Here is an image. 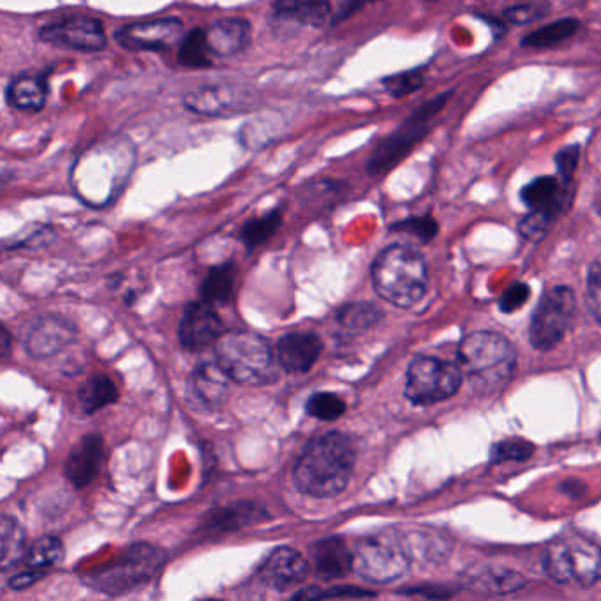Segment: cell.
I'll list each match as a JSON object with an SVG mask.
<instances>
[{"mask_svg":"<svg viewBox=\"0 0 601 601\" xmlns=\"http://www.w3.org/2000/svg\"><path fill=\"white\" fill-rule=\"evenodd\" d=\"M137 165V146L123 135L87 146L71 168V188L81 202L103 208L123 193Z\"/></svg>","mask_w":601,"mask_h":601,"instance_id":"cell-1","label":"cell"},{"mask_svg":"<svg viewBox=\"0 0 601 601\" xmlns=\"http://www.w3.org/2000/svg\"><path fill=\"white\" fill-rule=\"evenodd\" d=\"M357 450L348 434L330 431L307 443L296 459V489L316 499L335 498L351 482Z\"/></svg>","mask_w":601,"mask_h":601,"instance_id":"cell-2","label":"cell"},{"mask_svg":"<svg viewBox=\"0 0 601 601\" xmlns=\"http://www.w3.org/2000/svg\"><path fill=\"white\" fill-rule=\"evenodd\" d=\"M457 363L473 391H501L512 380L517 353L504 335L475 332L462 338L457 348Z\"/></svg>","mask_w":601,"mask_h":601,"instance_id":"cell-3","label":"cell"},{"mask_svg":"<svg viewBox=\"0 0 601 601\" xmlns=\"http://www.w3.org/2000/svg\"><path fill=\"white\" fill-rule=\"evenodd\" d=\"M372 284L378 295L392 306L402 309L417 306L427 293L425 258L409 245H388L372 265Z\"/></svg>","mask_w":601,"mask_h":601,"instance_id":"cell-4","label":"cell"},{"mask_svg":"<svg viewBox=\"0 0 601 601\" xmlns=\"http://www.w3.org/2000/svg\"><path fill=\"white\" fill-rule=\"evenodd\" d=\"M216 360L231 381L240 385H268L278 378L276 353L267 338L235 330L216 344Z\"/></svg>","mask_w":601,"mask_h":601,"instance_id":"cell-5","label":"cell"},{"mask_svg":"<svg viewBox=\"0 0 601 601\" xmlns=\"http://www.w3.org/2000/svg\"><path fill=\"white\" fill-rule=\"evenodd\" d=\"M451 95H453V89L429 99L427 103H423L408 118H405V123L400 124L394 132L383 138L367 161V174L372 177L388 174L392 168L399 165L400 161H405L406 155L427 137L431 123L437 117V113L447 106Z\"/></svg>","mask_w":601,"mask_h":601,"instance_id":"cell-6","label":"cell"},{"mask_svg":"<svg viewBox=\"0 0 601 601\" xmlns=\"http://www.w3.org/2000/svg\"><path fill=\"white\" fill-rule=\"evenodd\" d=\"M544 570L554 583L592 588L601 578V547L586 536H564L547 547Z\"/></svg>","mask_w":601,"mask_h":601,"instance_id":"cell-7","label":"cell"},{"mask_svg":"<svg viewBox=\"0 0 601 601\" xmlns=\"http://www.w3.org/2000/svg\"><path fill=\"white\" fill-rule=\"evenodd\" d=\"M163 563H165L163 550L149 544H135L127 549L120 560L87 577V584H90L95 591L123 594L152 580Z\"/></svg>","mask_w":601,"mask_h":601,"instance_id":"cell-8","label":"cell"},{"mask_svg":"<svg viewBox=\"0 0 601 601\" xmlns=\"http://www.w3.org/2000/svg\"><path fill=\"white\" fill-rule=\"evenodd\" d=\"M464 374L459 363L420 355L406 372L405 395L417 406H433L459 392Z\"/></svg>","mask_w":601,"mask_h":601,"instance_id":"cell-9","label":"cell"},{"mask_svg":"<svg viewBox=\"0 0 601 601\" xmlns=\"http://www.w3.org/2000/svg\"><path fill=\"white\" fill-rule=\"evenodd\" d=\"M577 315V296L568 286L550 287L546 295L541 296L532 324H529V341L533 348L540 351H550L568 334Z\"/></svg>","mask_w":601,"mask_h":601,"instance_id":"cell-10","label":"cell"},{"mask_svg":"<svg viewBox=\"0 0 601 601\" xmlns=\"http://www.w3.org/2000/svg\"><path fill=\"white\" fill-rule=\"evenodd\" d=\"M353 570L372 584L394 583L408 574L411 555L408 547L385 536H369L358 541Z\"/></svg>","mask_w":601,"mask_h":601,"instance_id":"cell-11","label":"cell"},{"mask_svg":"<svg viewBox=\"0 0 601 601\" xmlns=\"http://www.w3.org/2000/svg\"><path fill=\"white\" fill-rule=\"evenodd\" d=\"M38 36L47 44L75 52L99 53L108 47L103 22L90 14H71L50 20L39 27Z\"/></svg>","mask_w":601,"mask_h":601,"instance_id":"cell-12","label":"cell"},{"mask_svg":"<svg viewBox=\"0 0 601 601\" xmlns=\"http://www.w3.org/2000/svg\"><path fill=\"white\" fill-rule=\"evenodd\" d=\"M186 25L177 16L141 20L115 30L118 47L132 52H168L186 38Z\"/></svg>","mask_w":601,"mask_h":601,"instance_id":"cell-13","label":"cell"},{"mask_svg":"<svg viewBox=\"0 0 601 601\" xmlns=\"http://www.w3.org/2000/svg\"><path fill=\"white\" fill-rule=\"evenodd\" d=\"M253 90L239 85H202L189 90L182 98V106L188 112L203 117H235L239 113L251 112L256 106Z\"/></svg>","mask_w":601,"mask_h":601,"instance_id":"cell-14","label":"cell"},{"mask_svg":"<svg viewBox=\"0 0 601 601\" xmlns=\"http://www.w3.org/2000/svg\"><path fill=\"white\" fill-rule=\"evenodd\" d=\"M222 335L225 324L214 304L202 298L186 307L179 324L180 346L186 351L197 353L210 348Z\"/></svg>","mask_w":601,"mask_h":601,"instance_id":"cell-15","label":"cell"},{"mask_svg":"<svg viewBox=\"0 0 601 601\" xmlns=\"http://www.w3.org/2000/svg\"><path fill=\"white\" fill-rule=\"evenodd\" d=\"M78 329L64 316L47 315L34 321L25 338V349L36 360L50 358L75 343Z\"/></svg>","mask_w":601,"mask_h":601,"instance_id":"cell-16","label":"cell"},{"mask_svg":"<svg viewBox=\"0 0 601 601\" xmlns=\"http://www.w3.org/2000/svg\"><path fill=\"white\" fill-rule=\"evenodd\" d=\"M310 564L298 550L278 547L259 564L258 578L268 588L286 591L296 588L309 577Z\"/></svg>","mask_w":601,"mask_h":601,"instance_id":"cell-17","label":"cell"},{"mask_svg":"<svg viewBox=\"0 0 601 601\" xmlns=\"http://www.w3.org/2000/svg\"><path fill=\"white\" fill-rule=\"evenodd\" d=\"M50 94V71H22L5 85V104L16 112L39 113Z\"/></svg>","mask_w":601,"mask_h":601,"instance_id":"cell-18","label":"cell"},{"mask_svg":"<svg viewBox=\"0 0 601 601\" xmlns=\"http://www.w3.org/2000/svg\"><path fill=\"white\" fill-rule=\"evenodd\" d=\"M323 351V343L312 332H290L279 338L276 358L287 374H306Z\"/></svg>","mask_w":601,"mask_h":601,"instance_id":"cell-19","label":"cell"},{"mask_svg":"<svg viewBox=\"0 0 601 601\" xmlns=\"http://www.w3.org/2000/svg\"><path fill=\"white\" fill-rule=\"evenodd\" d=\"M103 456V437L95 433L81 437L67 456L66 478L75 485L76 489H84L98 478Z\"/></svg>","mask_w":601,"mask_h":601,"instance_id":"cell-20","label":"cell"},{"mask_svg":"<svg viewBox=\"0 0 601 601\" xmlns=\"http://www.w3.org/2000/svg\"><path fill=\"white\" fill-rule=\"evenodd\" d=\"M208 44L217 59H231L244 53L253 42V25L242 16L217 20L208 27Z\"/></svg>","mask_w":601,"mask_h":601,"instance_id":"cell-21","label":"cell"},{"mask_svg":"<svg viewBox=\"0 0 601 601\" xmlns=\"http://www.w3.org/2000/svg\"><path fill=\"white\" fill-rule=\"evenodd\" d=\"M310 561L318 577L323 580H335L349 574L355 564V554L338 536L318 540L309 547Z\"/></svg>","mask_w":601,"mask_h":601,"instance_id":"cell-22","label":"cell"},{"mask_svg":"<svg viewBox=\"0 0 601 601\" xmlns=\"http://www.w3.org/2000/svg\"><path fill=\"white\" fill-rule=\"evenodd\" d=\"M270 14L273 20L302 27L323 28L332 24V0H273Z\"/></svg>","mask_w":601,"mask_h":601,"instance_id":"cell-23","label":"cell"},{"mask_svg":"<svg viewBox=\"0 0 601 601\" xmlns=\"http://www.w3.org/2000/svg\"><path fill=\"white\" fill-rule=\"evenodd\" d=\"M268 519V512L259 504L244 501L212 510L203 519V529L210 533H231L253 526Z\"/></svg>","mask_w":601,"mask_h":601,"instance_id":"cell-24","label":"cell"},{"mask_svg":"<svg viewBox=\"0 0 601 601\" xmlns=\"http://www.w3.org/2000/svg\"><path fill=\"white\" fill-rule=\"evenodd\" d=\"M521 200L529 210L549 212L558 216L568 203L566 183L550 175L538 177L522 188Z\"/></svg>","mask_w":601,"mask_h":601,"instance_id":"cell-25","label":"cell"},{"mask_svg":"<svg viewBox=\"0 0 601 601\" xmlns=\"http://www.w3.org/2000/svg\"><path fill=\"white\" fill-rule=\"evenodd\" d=\"M231 378L216 362H202L193 372V391L208 408H217L230 394Z\"/></svg>","mask_w":601,"mask_h":601,"instance_id":"cell-26","label":"cell"},{"mask_svg":"<svg viewBox=\"0 0 601 601\" xmlns=\"http://www.w3.org/2000/svg\"><path fill=\"white\" fill-rule=\"evenodd\" d=\"M236 267L228 264L210 268L207 278L202 282V298L210 304H226L235 295Z\"/></svg>","mask_w":601,"mask_h":601,"instance_id":"cell-27","label":"cell"},{"mask_svg":"<svg viewBox=\"0 0 601 601\" xmlns=\"http://www.w3.org/2000/svg\"><path fill=\"white\" fill-rule=\"evenodd\" d=\"M179 64L186 69H208L214 64V53L208 44L207 30L193 28L179 44Z\"/></svg>","mask_w":601,"mask_h":601,"instance_id":"cell-28","label":"cell"},{"mask_svg":"<svg viewBox=\"0 0 601 601\" xmlns=\"http://www.w3.org/2000/svg\"><path fill=\"white\" fill-rule=\"evenodd\" d=\"M0 563L2 570L13 568L16 564L24 563L25 554H27V538L25 532L20 527L18 522L11 519L10 515L2 517V526H0Z\"/></svg>","mask_w":601,"mask_h":601,"instance_id":"cell-29","label":"cell"},{"mask_svg":"<svg viewBox=\"0 0 601 601\" xmlns=\"http://www.w3.org/2000/svg\"><path fill=\"white\" fill-rule=\"evenodd\" d=\"M80 405L87 414H94L106 406L115 405L118 400V388L112 378L104 374H95V376L87 380L81 386Z\"/></svg>","mask_w":601,"mask_h":601,"instance_id":"cell-30","label":"cell"},{"mask_svg":"<svg viewBox=\"0 0 601 601\" xmlns=\"http://www.w3.org/2000/svg\"><path fill=\"white\" fill-rule=\"evenodd\" d=\"M578 27H580V22L577 18H561L526 34L522 38L521 44L524 48H536V50L552 48L575 36Z\"/></svg>","mask_w":601,"mask_h":601,"instance_id":"cell-31","label":"cell"},{"mask_svg":"<svg viewBox=\"0 0 601 601\" xmlns=\"http://www.w3.org/2000/svg\"><path fill=\"white\" fill-rule=\"evenodd\" d=\"M383 309L371 302H353L337 310V323L349 332H366L383 320Z\"/></svg>","mask_w":601,"mask_h":601,"instance_id":"cell-32","label":"cell"},{"mask_svg":"<svg viewBox=\"0 0 601 601\" xmlns=\"http://www.w3.org/2000/svg\"><path fill=\"white\" fill-rule=\"evenodd\" d=\"M282 225L281 208H273L264 216L253 217L245 222L240 230V240L244 242L247 250L253 251L259 245H264L267 240L272 239L278 233Z\"/></svg>","mask_w":601,"mask_h":601,"instance_id":"cell-33","label":"cell"},{"mask_svg":"<svg viewBox=\"0 0 601 601\" xmlns=\"http://www.w3.org/2000/svg\"><path fill=\"white\" fill-rule=\"evenodd\" d=\"M281 127L279 117L253 118L240 129L239 141L250 151H259L279 137Z\"/></svg>","mask_w":601,"mask_h":601,"instance_id":"cell-34","label":"cell"},{"mask_svg":"<svg viewBox=\"0 0 601 601\" xmlns=\"http://www.w3.org/2000/svg\"><path fill=\"white\" fill-rule=\"evenodd\" d=\"M64 560V546L55 536H42L28 547L24 564L27 568L44 570Z\"/></svg>","mask_w":601,"mask_h":601,"instance_id":"cell-35","label":"cell"},{"mask_svg":"<svg viewBox=\"0 0 601 601\" xmlns=\"http://www.w3.org/2000/svg\"><path fill=\"white\" fill-rule=\"evenodd\" d=\"M524 584L526 580L521 575L501 568H487L476 574L475 577H471V586H475V589L496 592V594L515 591V589H521Z\"/></svg>","mask_w":601,"mask_h":601,"instance_id":"cell-36","label":"cell"},{"mask_svg":"<svg viewBox=\"0 0 601 601\" xmlns=\"http://www.w3.org/2000/svg\"><path fill=\"white\" fill-rule=\"evenodd\" d=\"M425 69L427 67L423 66L395 73V75L385 76L381 84L392 98H406V95L413 94L417 90L422 89L423 84H425Z\"/></svg>","mask_w":601,"mask_h":601,"instance_id":"cell-37","label":"cell"},{"mask_svg":"<svg viewBox=\"0 0 601 601\" xmlns=\"http://www.w3.org/2000/svg\"><path fill=\"white\" fill-rule=\"evenodd\" d=\"M306 411L312 419L334 422L346 413V405L338 395L330 394V392H318V394L310 395Z\"/></svg>","mask_w":601,"mask_h":601,"instance_id":"cell-38","label":"cell"},{"mask_svg":"<svg viewBox=\"0 0 601 601\" xmlns=\"http://www.w3.org/2000/svg\"><path fill=\"white\" fill-rule=\"evenodd\" d=\"M550 11V4L547 0H524V2H519V4L510 5L507 10L503 11V20L508 24L517 25H529L533 22H538V20L544 18L547 13Z\"/></svg>","mask_w":601,"mask_h":601,"instance_id":"cell-39","label":"cell"},{"mask_svg":"<svg viewBox=\"0 0 601 601\" xmlns=\"http://www.w3.org/2000/svg\"><path fill=\"white\" fill-rule=\"evenodd\" d=\"M535 453V445L522 439V437H510L504 442L496 443L493 451H490V461L507 462L517 461L524 462Z\"/></svg>","mask_w":601,"mask_h":601,"instance_id":"cell-40","label":"cell"},{"mask_svg":"<svg viewBox=\"0 0 601 601\" xmlns=\"http://www.w3.org/2000/svg\"><path fill=\"white\" fill-rule=\"evenodd\" d=\"M391 230L397 231V233H406V235L420 240L422 244H427L437 235L439 226H437L436 219L431 216L408 217L405 221L392 225Z\"/></svg>","mask_w":601,"mask_h":601,"instance_id":"cell-41","label":"cell"},{"mask_svg":"<svg viewBox=\"0 0 601 601\" xmlns=\"http://www.w3.org/2000/svg\"><path fill=\"white\" fill-rule=\"evenodd\" d=\"M554 219L555 216H552L549 212L532 210L527 216L522 217L521 222H519V233L526 240L538 242L549 233Z\"/></svg>","mask_w":601,"mask_h":601,"instance_id":"cell-42","label":"cell"},{"mask_svg":"<svg viewBox=\"0 0 601 601\" xmlns=\"http://www.w3.org/2000/svg\"><path fill=\"white\" fill-rule=\"evenodd\" d=\"M376 592L366 591V589L353 588V586H338V588L329 589H306V591L296 592L295 600H327V598H372Z\"/></svg>","mask_w":601,"mask_h":601,"instance_id":"cell-43","label":"cell"},{"mask_svg":"<svg viewBox=\"0 0 601 601\" xmlns=\"http://www.w3.org/2000/svg\"><path fill=\"white\" fill-rule=\"evenodd\" d=\"M55 239V231L50 226H34L25 233L14 236L11 242H5V250H20V247H42Z\"/></svg>","mask_w":601,"mask_h":601,"instance_id":"cell-44","label":"cell"},{"mask_svg":"<svg viewBox=\"0 0 601 601\" xmlns=\"http://www.w3.org/2000/svg\"><path fill=\"white\" fill-rule=\"evenodd\" d=\"M555 168L558 175L566 186L574 179L575 169H577L578 161H580V145H566L555 154Z\"/></svg>","mask_w":601,"mask_h":601,"instance_id":"cell-45","label":"cell"},{"mask_svg":"<svg viewBox=\"0 0 601 601\" xmlns=\"http://www.w3.org/2000/svg\"><path fill=\"white\" fill-rule=\"evenodd\" d=\"M588 304L592 316L601 323V261H594L588 272Z\"/></svg>","mask_w":601,"mask_h":601,"instance_id":"cell-46","label":"cell"},{"mask_svg":"<svg viewBox=\"0 0 601 601\" xmlns=\"http://www.w3.org/2000/svg\"><path fill=\"white\" fill-rule=\"evenodd\" d=\"M529 295H532V290H529L526 282H515L501 296L499 309L503 310V312H515V310L521 309L526 304Z\"/></svg>","mask_w":601,"mask_h":601,"instance_id":"cell-47","label":"cell"},{"mask_svg":"<svg viewBox=\"0 0 601 601\" xmlns=\"http://www.w3.org/2000/svg\"><path fill=\"white\" fill-rule=\"evenodd\" d=\"M453 589L447 588V586H413V588L405 589L400 591V594H420L425 598H450L453 597Z\"/></svg>","mask_w":601,"mask_h":601,"instance_id":"cell-48","label":"cell"},{"mask_svg":"<svg viewBox=\"0 0 601 601\" xmlns=\"http://www.w3.org/2000/svg\"><path fill=\"white\" fill-rule=\"evenodd\" d=\"M366 4L367 0H343L338 5V10L332 16V24L330 25L343 24L346 20L351 18L353 14H357L358 11L362 10Z\"/></svg>","mask_w":601,"mask_h":601,"instance_id":"cell-49","label":"cell"},{"mask_svg":"<svg viewBox=\"0 0 601 601\" xmlns=\"http://www.w3.org/2000/svg\"><path fill=\"white\" fill-rule=\"evenodd\" d=\"M42 577H44V572H41V570L28 568V572L11 577L8 584H10V588L13 591H24V589L30 588L38 580H41Z\"/></svg>","mask_w":601,"mask_h":601,"instance_id":"cell-50","label":"cell"},{"mask_svg":"<svg viewBox=\"0 0 601 601\" xmlns=\"http://www.w3.org/2000/svg\"><path fill=\"white\" fill-rule=\"evenodd\" d=\"M578 484H580V482L568 479V482H564V484L561 485V490L568 494L570 498H580V496L586 493V485H580V487H578L577 489Z\"/></svg>","mask_w":601,"mask_h":601,"instance_id":"cell-51","label":"cell"},{"mask_svg":"<svg viewBox=\"0 0 601 601\" xmlns=\"http://www.w3.org/2000/svg\"><path fill=\"white\" fill-rule=\"evenodd\" d=\"M478 18L485 20L487 24L490 25V27L494 28V34L496 36H499V34H504V30H507V27H504L503 22L499 20V22H496V20L490 18V16H478Z\"/></svg>","mask_w":601,"mask_h":601,"instance_id":"cell-52","label":"cell"},{"mask_svg":"<svg viewBox=\"0 0 601 601\" xmlns=\"http://www.w3.org/2000/svg\"><path fill=\"white\" fill-rule=\"evenodd\" d=\"M10 351V332L8 330H2V355H8Z\"/></svg>","mask_w":601,"mask_h":601,"instance_id":"cell-53","label":"cell"},{"mask_svg":"<svg viewBox=\"0 0 601 601\" xmlns=\"http://www.w3.org/2000/svg\"><path fill=\"white\" fill-rule=\"evenodd\" d=\"M598 212H600V216H601V196L598 197Z\"/></svg>","mask_w":601,"mask_h":601,"instance_id":"cell-54","label":"cell"},{"mask_svg":"<svg viewBox=\"0 0 601 601\" xmlns=\"http://www.w3.org/2000/svg\"><path fill=\"white\" fill-rule=\"evenodd\" d=\"M429 2H434V0H429Z\"/></svg>","mask_w":601,"mask_h":601,"instance_id":"cell-55","label":"cell"},{"mask_svg":"<svg viewBox=\"0 0 601 601\" xmlns=\"http://www.w3.org/2000/svg\"><path fill=\"white\" fill-rule=\"evenodd\" d=\"M367 2H369V0H367Z\"/></svg>","mask_w":601,"mask_h":601,"instance_id":"cell-56","label":"cell"}]
</instances>
